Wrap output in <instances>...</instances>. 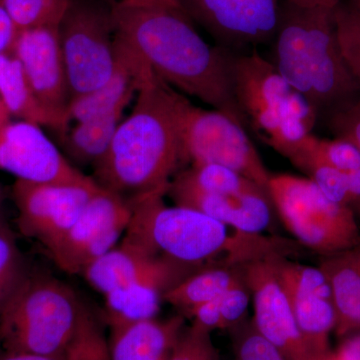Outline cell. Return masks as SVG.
I'll list each match as a JSON object with an SVG mask.
<instances>
[{"instance_id": "6da1fadb", "label": "cell", "mask_w": 360, "mask_h": 360, "mask_svg": "<svg viewBox=\"0 0 360 360\" xmlns=\"http://www.w3.org/2000/svg\"><path fill=\"white\" fill-rule=\"evenodd\" d=\"M115 35L165 84L248 127L232 90L229 49L208 44L182 8L113 4Z\"/></svg>"}, {"instance_id": "7a4b0ae2", "label": "cell", "mask_w": 360, "mask_h": 360, "mask_svg": "<svg viewBox=\"0 0 360 360\" xmlns=\"http://www.w3.org/2000/svg\"><path fill=\"white\" fill-rule=\"evenodd\" d=\"M191 101L158 77L136 94L134 108L118 125L94 179L125 200L167 191L186 165L184 127Z\"/></svg>"}, {"instance_id": "3957f363", "label": "cell", "mask_w": 360, "mask_h": 360, "mask_svg": "<svg viewBox=\"0 0 360 360\" xmlns=\"http://www.w3.org/2000/svg\"><path fill=\"white\" fill-rule=\"evenodd\" d=\"M269 59L317 115L331 113L360 97L338 44L335 8L300 7L283 0Z\"/></svg>"}, {"instance_id": "277c9868", "label": "cell", "mask_w": 360, "mask_h": 360, "mask_svg": "<svg viewBox=\"0 0 360 360\" xmlns=\"http://www.w3.org/2000/svg\"><path fill=\"white\" fill-rule=\"evenodd\" d=\"M167 191L129 200L132 214L124 239L184 266L200 269L221 253H231V264L246 262L266 252L269 241L258 234L229 238L226 225L205 213L165 205Z\"/></svg>"}, {"instance_id": "5b68a950", "label": "cell", "mask_w": 360, "mask_h": 360, "mask_svg": "<svg viewBox=\"0 0 360 360\" xmlns=\"http://www.w3.org/2000/svg\"><path fill=\"white\" fill-rule=\"evenodd\" d=\"M229 68L234 97L248 127L288 160L311 134L316 111L257 49L231 51Z\"/></svg>"}, {"instance_id": "8992f818", "label": "cell", "mask_w": 360, "mask_h": 360, "mask_svg": "<svg viewBox=\"0 0 360 360\" xmlns=\"http://www.w3.org/2000/svg\"><path fill=\"white\" fill-rule=\"evenodd\" d=\"M85 307L68 283L32 272L0 312V348L63 359Z\"/></svg>"}, {"instance_id": "52a82bcc", "label": "cell", "mask_w": 360, "mask_h": 360, "mask_svg": "<svg viewBox=\"0 0 360 360\" xmlns=\"http://www.w3.org/2000/svg\"><path fill=\"white\" fill-rule=\"evenodd\" d=\"M269 193L286 229L298 243L322 257L360 240L354 210L328 200L307 177L271 174Z\"/></svg>"}, {"instance_id": "ba28073f", "label": "cell", "mask_w": 360, "mask_h": 360, "mask_svg": "<svg viewBox=\"0 0 360 360\" xmlns=\"http://www.w3.org/2000/svg\"><path fill=\"white\" fill-rule=\"evenodd\" d=\"M113 4L108 0H68L58 35L71 99L98 89L115 71Z\"/></svg>"}, {"instance_id": "9c48e42d", "label": "cell", "mask_w": 360, "mask_h": 360, "mask_svg": "<svg viewBox=\"0 0 360 360\" xmlns=\"http://www.w3.org/2000/svg\"><path fill=\"white\" fill-rule=\"evenodd\" d=\"M187 162L231 168L269 191L270 176L245 127L222 112L191 103L184 127Z\"/></svg>"}, {"instance_id": "30bf717a", "label": "cell", "mask_w": 360, "mask_h": 360, "mask_svg": "<svg viewBox=\"0 0 360 360\" xmlns=\"http://www.w3.org/2000/svg\"><path fill=\"white\" fill-rule=\"evenodd\" d=\"M131 214L129 200L99 187L77 221L49 255L63 271L82 276L90 264L118 245Z\"/></svg>"}, {"instance_id": "8fae6325", "label": "cell", "mask_w": 360, "mask_h": 360, "mask_svg": "<svg viewBox=\"0 0 360 360\" xmlns=\"http://www.w3.org/2000/svg\"><path fill=\"white\" fill-rule=\"evenodd\" d=\"M98 184H39L16 179L13 187L16 225L26 238L51 251L77 221Z\"/></svg>"}, {"instance_id": "7c38bea8", "label": "cell", "mask_w": 360, "mask_h": 360, "mask_svg": "<svg viewBox=\"0 0 360 360\" xmlns=\"http://www.w3.org/2000/svg\"><path fill=\"white\" fill-rule=\"evenodd\" d=\"M276 253L236 264L252 297L253 324L288 360H321L324 356L310 350L296 324L290 298L277 276Z\"/></svg>"}, {"instance_id": "4fadbf2b", "label": "cell", "mask_w": 360, "mask_h": 360, "mask_svg": "<svg viewBox=\"0 0 360 360\" xmlns=\"http://www.w3.org/2000/svg\"><path fill=\"white\" fill-rule=\"evenodd\" d=\"M180 4L220 47L236 52L271 44L281 11L278 0H180Z\"/></svg>"}, {"instance_id": "5bb4252c", "label": "cell", "mask_w": 360, "mask_h": 360, "mask_svg": "<svg viewBox=\"0 0 360 360\" xmlns=\"http://www.w3.org/2000/svg\"><path fill=\"white\" fill-rule=\"evenodd\" d=\"M0 170L39 184H96L71 165L40 125L25 120H11L0 127Z\"/></svg>"}, {"instance_id": "9a60e30c", "label": "cell", "mask_w": 360, "mask_h": 360, "mask_svg": "<svg viewBox=\"0 0 360 360\" xmlns=\"http://www.w3.org/2000/svg\"><path fill=\"white\" fill-rule=\"evenodd\" d=\"M11 52L20 61L40 103L52 115L70 123V84L59 41L58 25L20 30Z\"/></svg>"}, {"instance_id": "2e32d148", "label": "cell", "mask_w": 360, "mask_h": 360, "mask_svg": "<svg viewBox=\"0 0 360 360\" xmlns=\"http://www.w3.org/2000/svg\"><path fill=\"white\" fill-rule=\"evenodd\" d=\"M198 270L153 255L122 238L120 245L90 264L82 276L104 295L115 288L139 283L156 284L167 291Z\"/></svg>"}, {"instance_id": "e0dca14e", "label": "cell", "mask_w": 360, "mask_h": 360, "mask_svg": "<svg viewBox=\"0 0 360 360\" xmlns=\"http://www.w3.org/2000/svg\"><path fill=\"white\" fill-rule=\"evenodd\" d=\"M167 195L175 205L205 213L233 227L239 233L259 234L271 224L274 205L266 191L250 193H205L174 177L167 187Z\"/></svg>"}, {"instance_id": "ac0fdd59", "label": "cell", "mask_w": 360, "mask_h": 360, "mask_svg": "<svg viewBox=\"0 0 360 360\" xmlns=\"http://www.w3.org/2000/svg\"><path fill=\"white\" fill-rule=\"evenodd\" d=\"M116 63L108 82L89 94L71 99L68 108L70 120L84 122L129 106L139 89L155 77L150 68L115 35Z\"/></svg>"}, {"instance_id": "d6986e66", "label": "cell", "mask_w": 360, "mask_h": 360, "mask_svg": "<svg viewBox=\"0 0 360 360\" xmlns=\"http://www.w3.org/2000/svg\"><path fill=\"white\" fill-rule=\"evenodd\" d=\"M110 360H168L182 329L184 315L110 326Z\"/></svg>"}, {"instance_id": "ffe728a7", "label": "cell", "mask_w": 360, "mask_h": 360, "mask_svg": "<svg viewBox=\"0 0 360 360\" xmlns=\"http://www.w3.org/2000/svg\"><path fill=\"white\" fill-rule=\"evenodd\" d=\"M319 267L333 292L336 333L345 335L360 330V240L347 250L322 257Z\"/></svg>"}, {"instance_id": "44dd1931", "label": "cell", "mask_w": 360, "mask_h": 360, "mask_svg": "<svg viewBox=\"0 0 360 360\" xmlns=\"http://www.w3.org/2000/svg\"><path fill=\"white\" fill-rule=\"evenodd\" d=\"M0 99L11 115L63 134L68 124L44 108L35 94L20 61L13 52L0 54Z\"/></svg>"}, {"instance_id": "7402d4cb", "label": "cell", "mask_w": 360, "mask_h": 360, "mask_svg": "<svg viewBox=\"0 0 360 360\" xmlns=\"http://www.w3.org/2000/svg\"><path fill=\"white\" fill-rule=\"evenodd\" d=\"M125 108L127 106H122L105 115L77 122L73 129L61 134L60 146L70 162L94 167L110 148Z\"/></svg>"}, {"instance_id": "603a6c76", "label": "cell", "mask_w": 360, "mask_h": 360, "mask_svg": "<svg viewBox=\"0 0 360 360\" xmlns=\"http://www.w3.org/2000/svg\"><path fill=\"white\" fill-rule=\"evenodd\" d=\"M241 279L243 274L236 264L225 266L208 265L169 288L163 295V302L176 307L187 316L194 307L217 300Z\"/></svg>"}, {"instance_id": "cb8c5ba5", "label": "cell", "mask_w": 360, "mask_h": 360, "mask_svg": "<svg viewBox=\"0 0 360 360\" xmlns=\"http://www.w3.org/2000/svg\"><path fill=\"white\" fill-rule=\"evenodd\" d=\"M286 295L290 298L296 324L307 347L319 357L330 354L328 336L338 323L333 300L291 291H286Z\"/></svg>"}, {"instance_id": "d4e9b609", "label": "cell", "mask_w": 360, "mask_h": 360, "mask_svg": "<svg viewBox=\"0 0 360 360\" xmlns=\"http://www.w3.org/2000/svg\"><path fill=\"white\" fill-rule=\"evenodd\" d=\"M165 291L150 283L132 284L110 291L104 295L106 323L112 326L156 319Z\"/></svg>"}, {"instance_id": "484cf974", "label": "cell", "mask_w": 360, "mask_h": 360, "mask_svg": "<svg viewBox=\"0 0 360 360\" xmlns=\"http://www.w3.org/2000/svg\"><path fill=\"white\" fill-rule=\"evenodd\" d=\"M32 274L11 224L0 207V312Z\"/></svg>"}, {"instance_id": "4316f807", "label": "cell", "mask_w": 360, "mask_h": 360, "mask_svg": "<svg viewBox=\"0 0 360 360\" xmlns=\"http://www.w3.org/2000/svg\"><path fill=\"white\" fill-rule=\"evenodd\" d=\"M302 160L317 161L347 172L360 167V151L345 139H321L310 134L288 158L292 165Z\"/></svg>"}, {"instance_id": "83f0119b", "label": "cell", "mask_w": 360, "mask_h": 360, "mask_svg": "<svg viewBox=\"0 0 360 360\" xmlns=\"http://www.w3.org/2000/svg\"><path fill=\"white\" fill-rule=\"evenodd\" d=\"M18 32L58 25L68 0H0Z\"/></svg>"}, {"instance_id": "f1b7e54d", "label": "cell", "mask_w": 360, "mask_h": 360, "mask_svg": "<svg viewBox=\"0 0 360 360\" xmlns=\"http://www.w3.org/2000/svg\"><path fill=\"white\" fill-rule=\"evenodd\" d=\"M274 264L277 276L286 291L307 293L333 300L328 278L319 267L291 262L279 253L274 255Z\"/></svg>"}, {"instance_id": "f546056e", "label": "cell", "mask_w": 360, "mask_h": 360, "mask_svg": "<svg viewBox=\"0 0 360 360\" xmlns=\"http://www.w3.org/2000/svg\"><path fill=\"white\" fill-rule=\"evenodd\" d=\"M336 34L341 54L360 84V6L355 0L335 8Z\"/></svg>"}, {"instance_id": "4dcf8cb0", "label": "cell", "mask_w": 360, "mask_h": 360, "mask_svg": "<svg viewBox=\"0 0 360 360\" xmlns=\"http://www.w3.org/2000/svg\"><path fill=\"white\" fill-rule=\"evenodd\" d=\"M63 360H110L108 340L101 324L87 307Z\"/></svg>"}, {"instance_id": "1f68e13d", "label": "cell", "mask_w": 360, "mask_h": 360, "mask_svg": "<svg viewBox=\"0 0 360 360\" xmlns=\"http://www.w3.org/2000/svg\"><path fill=\"white\" fill-rule=\"evenodd\" d=\"M293 165L307 175V179L311 180L328 200L349 207L347 172L310 160H298Z\"/></svg>"}, {"instance_id": "d6a6232c", "label": "cell", "mask_w": 360, "mask_h": 360, "mask_svg": "<svg viewBox=\"0 0 360 360\" xmlns=\"http://www.w3.org/2000/svg\"><path fill=\"white\" fill-rule=\"evenodd\" d=\"M231 330L238 360H288L276 345L258 333L252 321H243Z\"/></svg>"}, {"instance_id": "836d02e7", "label": "cell", "mask_w": 360, "mask_h": 360, "mask_svg": "<svg viewBox=\"0 0 360 360\" xmlns=\"http://www.w3.org/2000/svg\"><path fill=\"white\" fill-rule=\"evenodd\" d=\"M168 360H219L212 331L193 321L182 329Z\"/></svg>"}, {"instance_id": "e575fe53", "label": "cell", "mask_w": 360, "mask_h": 360, "mask_svg": "<svg viewBox=\"0 0 360 360\" xmlns=\"http://www.w3.org/2000/svg\"><path fill=\"white\" fill-rule=\"evenodd\" d=\"M250 292L241 279L231 286L219 297V309L221 314V329H231L245 321L246 311L250 302Z\"/></svg>"}, {"instance_id": "d590c367", "label": "cell", "mask_w": 360, "mask_h": 360, "mask_svg": "<svg viewBox=\"0 0 360 360\" xmlns=\"http://www.w3.org/2000/svg\"><path fill=\"white\" fill-rule=\"evenodd\" d=\"M329 129L338 139H345L360 151V97L328 115Z\"/></svg>"}, {"instance_id": "8d00e7d4", "label": "cell", "mask_w": 360, "mask_h": 360, "mask_svg": "<svg viewBox=\"0 0 360 360\" xmlns=\"http://www.w3.org/2000/svg\"><path fill=\"white\" fill-rule=\"evenodd\" d=\"M187 316L191 317L193 322L212 331L214 329H221L222 321L219 309V297L210 302L202 303L194 307Z\"/></svg>"}, {"instance_id": "74e56055", "label": "cell", "mask_w": 360, "mask_h": 360, "mask_svg": "<svg viewBox=\"0 0 360 360\" xmlns=\"http://www.w3.org/2000/svg\"><path fill=\"white\" fill-rule=\"evenodd\" d=\"M18 30L0 1V54L11 51Z\"/></svg>"}, {"instance_id": "f35d334b", "label": "cell", "mask_w": 360, "mask_h": 360, "mask_svg": "<svg viewBox=\"0 0 360 360\" xmlns=\"http://www.w3.org/2000/svg\"><path fill=\"white\" fill-rule=\"evenodd\" d=\"M349 207L360 215V167L347 172Z\"/></svg>"}, {"instance_id": "ab89813d", "label": "cell", "mask_w": 360, "mask_h": 360, "mask_svg": "<svg viewBox=\"0 0 360 360\" xmlns=\"http://www.w3.org/2000/svg\"><path fill=\"white\" fill-rule=\"evenodd\" d=\"M335 354L338 360H360V333L343 341Z\"/></svg>"}, {"instance_id": "60d3db41", "label": "cell", "mask_w": 360, "mask_h": 360, "mask_svg": "<svg viewBox=\"0 0 360 360\" xmlns=\"http://www.w3.org/2000/svg\"><path fill=\"white\" fill-rule=\"evenodd\" d=\"M0 360H63L27 352H9L0 348Z\"/></svg>"}, {"instance_id": "b9f144b4", "label": "cell", "mask_w": 360, "mask_h": 360, "mask_svg": "<svg viewBox=\"0 0 360 360\" xmlns=\"http://www.w3.org/2000/svg\"><path fill=\"white\" fill-rule=\"evenodd\" d=\"M124 1L141 6L174 7V8H182L181 4H180V0H124Z\"/></svg>"}, {"instance_id": "7bdbcfd3", "label": "cell", "mask_w": 360, "mask_h": 360, "mask_svg": "<svg viewBox=\"0 0 360 360\" xmlns=\"http://www.w3.org/2000/svg\"><path fill=\"white\" fill-rule=\"evenodd\" d=\"M288 1L297 6L307 7V8L319 6L335 8L340 0H288Z\"/></svg>"}, {"instance_id": "ee69618b", "label": "cell", "mask_w": 360, "mask_h": 360, "mask_svg": "<svg viewBox=\"0 0 360 360\" xmlns=\"http://www.w3.org/2000/svg\"><path fill=\"white\" fill-rule=\"evenodd\" d=\"M11 113L6 110V106H4V103L0 99V127L6 124V123L11 122Z\"/></svg>"}, {"instance_id": "f6af8a7d", "label": "cell", "mask_w": 360, "mask_h": 360, "mask_svg": "<svg viewBox=\"0 0 360 360\" xmlns=\"http://www.w3.org/2000/svg\"><path fill=\"white\" fill-rule=\"evenodd\" d=\"M321 360H338L336 359L335 354H333V352H330V354H328L326 355V356L322 357Z\"/></svg>"}, {"instance_id": "bcb514c9", "label": "cell", "mask_w": 360, "mask_h": 360, "mask_svg": "<svg viewBox=\"0 0 360 360\" xmlns=\"http://www.w3.org/2000/svg\"><path fill=\"white\" fill-rule=\"evenodd\" d=\"M108 1L116 2V1H118V0H108Z\"/></svg>"}, {"instance_id": "7dc6e473", "label": "cell", "mask_w": 360, "mask_h": 360, "mask_svg": "<svg viewBox=\"0 0 360 360\" xmlns=\"http://www.w3.org/2000/svg\"><path fill=\"white\" fill-rule=\"evenodd\" d=\"M355 1H356V2H357V4H359V6H360V0H355Z\"/></svg>"}, {"instance_id": "c3c4849f", "label": "cell", "mask_w": 360, "mask_h": 360, "mask_svg": "<svg viewBox=\"0 0 360 360\" xmlns=\"http://www.w3.org/2000/svg\"><path fill=\"white\" fill-rule=\"evenodd\" d=\"M0 200H1V191H0Z\"/></svg>"}]
</instances>
